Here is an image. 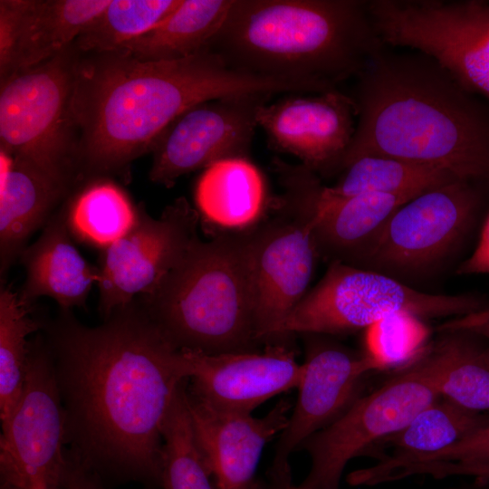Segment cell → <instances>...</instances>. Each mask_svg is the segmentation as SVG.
<instances>
[{
    "instance_id": "cell-1",
    "label": "cell",
    "mask_w": 489,
    "mask_h": 489,
    "mask_svg": "<svg viewBox=\"0 0 489 489\" xmlns=\"http://www.w3.org/2000/svg\"><path fill=\"white\" fill-rule=\"evenodd\" d=\"M103 320L89 327L62 309L45 330L67 445L101 479L158 489L163 422L189 369L137 298Z\"/></svg>"
},
{
    "instance_id": "cell-2",
    "label": "cell",
    "mask_w": 489,
    "mask_h": 489,
    "mask_svg": "<svg viewBox=\"0 0 489 489\" xmlns=\"http://www.w3.org/2000/svg\"><path fill=\"white\" fill-rule=\"evenodd\" d=\"M311 91L302 81L234 69L207 48L172 61H140L120 51L98 54L79 65L78 164L90 173L122 172L150 151L171 121L206 101Z\"/></svg>"
},
{
    "instance_id": "cell-3",
    "label": "cell",
    "mask_w": 489,
    "mask_h": 489,
    "mask_svg": "<svg viewBox=\"0 0 489 489\" xmlns=\"http://www.w3.org/2000/svg\"><path fill=\"white\" fill-rule=\"evenodd\" d=\"M349 95L357 120L338 173L358 158L386 156L489 186V105L432 57L384 45Z\"/></svg>"
},
{
    "instance_id": "cell-4",
    "label": "cell",
    "mask_w": 489,
    "mask_h": 489,
    "mask_svg": "<svg viewBox=\"0 0 489 489\" xmlns=\"http://www.w3.org/2000/svg\"><path fill=\"white\" fill-rule=\"evenodd\" d=\"M369 1L233 0L206 48L239 71L337 91L385 45Z\"/></svg>"
},
{
    "instance_id": "cell-5",
    "label": "cell",
    "mask_w": 489,
    "mask_h": 489,
    "mask_svg": "<svg viewBox=\"0 0 489 489\" xmlns=\"http://www.w3.org/2000/svg\"><path fill=\"white\" fill-rule=\"evenodd\" d=\"M249 231L199 238L152 292L137 297L177 349L206 354L258 350Z\"/></svg>"
},
{
    "instance_id": "cell-6",
    "label": "cell",
    "mask_w": 489,
    "mask_h": 489,
    "mask_svg": "<svg viewBox=\"0 0 489 489\" xmlns=\"http://www.w3.org/2000/svg\"><path fill=\"white\" fill-rule=\"evenodd\" d=\"M282 187L265 217L249 231L256 338L272 345L280 323L308 292L317 259L315 195L321 178L302 164L272 162Z\"/></svg>"
},
{
    "instance_id": "cell-7",
    "label": "cell",
    "mask_w": 489,
    "mask_h": 489,
    "mask_svg": "<svg viewBox=\"0 0 489 489\" xmlns=\"http://www.w3.org/2000/svg\"><path fill=\"white\" fill-rule=\"evenodd\" d=\"M72 46L1 81L0 151L70 187L78 165Z\"/></svg>"
},
{
    "instance_id": "cell-8",
    "label": "cell",
    "mask_w": 489,
    "mask_h": 489,
    "mask_svg": "<svg viewBox=\"0 0 489 489\" xmlns=\"http://www.w3.org/2000/svg\"><path fill=\"white\" fill-rule=\"evenodd\" d=\"M488 306L489 302L475 294L427 293L379 272L331 262L321 281L276 328L273 343H287L295 333L334 335L366 330L399 312L426 321L464 316Z\"/></svg>"
},
{
    "instance_id": "cell-9",
    "label": "cell",
    "mask_w": 489,
    "mask_h": 489,
    "mask_svg": "<svg viewBox=\"0 0 489 489\" xmlns=\"http://www.w3.org/2000/svg\"><path fill=\"white\" fill-rule=\"evenodd\" d=\"M381 42L435 59L489 101V0H369Z\"/></svg>"
},
{
    "instance_id": "cell-10",
    "label": "cell",
    "mask_w": 489,
    "mask_h": 489,
    "mask_svg": "<svg viewBox=\"0 0 489 489\" xmlns=\"http://www.w3.org/2000/svg\"><path fill=\"white\" fill-rule=\"evenodd\" d=\"M440 398L422 352L378 388L360 397L335 422L302 446L310 455L305 489H339L349 462L403 429Z\"/></svg>"
},
{
    "instance_id": "cell-11",
    "label": "cell",
    "mask_w": 489,
    "mask_h": 489,
    "mask_svg": "<svg viewBox=\"0 0 489 489\" xmlns=\"http://www.w3.org/2000/svg\"><path fill=\"white\" fill-rule=\"evenodd\" d=\"M486 186L460 179L415 197L391 216L359 267L398 280L434 271L470 234Z\"/></svg>"
},
{
    "instance_id": "cell-12",
    "label": "cell",
    "mask_w": 489,
    "mask_h": 489,
    "mask_svg": "<svg viewBox=\"0 0 489 489\" xmlns=\"http://www.w3.org/2000/svg\"><path fill=\"white\" fill-rule=\"evenodd\" d=\"M66 415L43 337L30 341L24 385L2 423L0 489H61L66 464Z\"/></svg>"
},
{
    "instance_id": "cell-13",
    "label": "cell",
    "mask_w": 489,
    "mask_h": 489,
    "mask_svg": "<svg viewBox=\"0 0 489 489\" xmlns=\"http://www.w3.org/2000/svg\"><path fill=\"white\" fill-rule=\"evenodd\" d=\"M199 225L197 210L184 197L167 206L158 218L140 204L132 227L101 250L97 285L102 318L152 292L200 238Z\"/></svg>"
},
{
    "instance_id": "cell-14",
    "label": "cell",
    "mask_w": 489,
    "mask_h": 489,
    "mask_svg": "<svg viewBox=\"0 0 489 489\" xmlns=\"http://www.w3.org/2000/svg\"><path fill=\"white\" fill-rule=\"evenodd\" d=\"M271 97L242 95L198 103L177 117L152 144L149 178L166 187L227 158H248L256 110Z\"/></svg>"
},
{
    "instance_id": "cell-15",
    "label": "cell",
    "mask_w": 489,
    "mask_h": 489,
    "mask_svg": "<svg viewBox=\"0 0 489 489\" xmlns=\"http://www.w3.org/2000/svg\"><path fill=\"white\" fill-rule=\"evenodd\" d=\"M302 335L306 355L298 397L279 435L273 467L290 465L291 454L340 418L362 396L366 376L379 370L363 350H350L321 334Z\"/></svg>"
},
{
    "instance_id": "cell-16",
    "label": "cell",
    "mask_w": 489,
    "mask_h": 489,
    "mask_svg": "<svg viewBox=\"0 0 489 489\" xmlns=\"http://www.w3.org/2000/svg\"><path fill=\"white\" fill-rule=\"evenodd\" d=\"M356 107L340 90L317 93H289L256 110V122L268 146L295 156L321 178L338 173L352 139Z\"/></svg>"
},
{
    "instance_id": "cell-17",
    "label": "cell",
    "mask_w": 489,
    "mask_h": 489,
    "mask_svg": "<svg viewBox=\"0 0 489 489\" xmlns=\"http://www.w3.org/2000/svg\"><path fill=\"white\" fill-rule=\"evenodd\" d=\"M180 350L189 369L188 393L216 408L252 414L270 398L297 388L302 376V364L286 343L220 354Z\"/></svg>"
},
{
    "instance_id": "cell-18",
    "label": "cell",
    "mask_w": 489,
    "mask_h": 489,
    "mask_svg": "<svg viewBox=\"0 0 489 489\" xmlns=\"http://www.w3.org/2000/svg\"><path fill=\"white\" fill-rule=\"evenodd\" d=\"M187 392L194 431L217 489H254L262 452L285 427L291 402L281 400L255 417L214 408L192 397L187 388Z\"/></svg>"
},
{
    "instance_id": "cell-19",
    "label": "cell",
    "mask_w": 489,
    "mask_h": 489,
    "mask_svg": "<svg viewBox=\"0 0 489 489\" xmlns=\"http://www.w3.org/2000/svg\"><path fill=\"white\" fill-rule=\"evenodd\" d=\"M422 194V193H421ZM418 195L340 197L319 185L313 237L319 258L359 267L398 209Z\"/></svg>"
},
{
    "instance_id": "cell-20",
    "label": "cell",
    "mask_w": 489,
    "mask_h": 489,
    "mask_svg": "<svg viewBox=\"0 0 489 489\" xmlns=\"http://www.w3.org/2000/svg\"><path fill=\"white\" fill-rule=\"evenodd\" d=\"M272 200L264 174L248 158H227L211 164L195 187L200 225L212 237L255 227L267 215Z\"/></svg>"
},
{
    "instance_id": "cell-21",
    "label": "cell",
    "mask_w": 489,
    "mask_h": 489,
    "mask_svg": "<svg viewBox=\"0 0 489 489\" xmlns=\"http://www.w3.org/2000/svg\"><path fill=\"white\" fill-rule=\"evenodd\" d=\"M64 209L53 214L38 239L21 254L25 281L19 292L32 305L37 298L54 299L62 309L83 306L100 281V268L89 264L76 248Z\"/></svg>"
},
{
    "instance_id": "cell-22",
    "label": "cell",
    "mask_w": 489,
    "mask_h": 489,
    "mask_svg": "<svg viewBox=\"0 0 489 489\" xmlns=\"http://www.w3.org/2000/svg\"><path fill=\"white\" fill-rule=\"evenodd\" d=\"M1 152L0 273L1 279L30 236L45 225L69 187L34 167Z\"/></svg>"
},
{
    "instance_id": "cell-23",
    "label": "cell",
    "mask_w": 489,
    "mask_h": 489,
    "mask_svg": "<svg viewBox=\"0 0 489 489\" xmlns=\"http://www.w3.org/2000/svg\"><path fill=\"white\" fill-rule=\"evenodd\" d=\"M438 331V339L422 352L438 394L469 410L489 411L488 342L465 331Z\"/></svg>"
},
{
    "instance_id": "cell-24",
    "label": "cell",
    "mask_w": 489,
    "mask_h": 489,
    "mask_svg": "<svg viewBox=\"0 0 489 489\" xmlns=\"http://www.w3.org/2000/svg\"><path fill=\"white\" fill-rule=\"evenodd\" d=\"M232 3L181 0L162 22L119 51L140 61H172L194 55L208 46Z\"/></svg>"
},
{
    "instance_id": "cell-25",
    "label": "cell",
    "mask_w": 489,
    "mask_h": 489,
    "mask_svg": "<svg viewBox=\"0 0 489 489\" xmlns=\"http://www.w3.org/2000/svg\"><path fill=\"white\" fill-rule=\"evenodd\" d=\"M110 1L30 0L14 72L51 59L72 46Z\"/></svg>"
},
{
    "instance_id": "cell-26",
    "label": "cell",
    "mask_w": 489,
    "mask_h": 489,
    "mask_svg": "<svg viewBox=\"0 0 489 489\" xmlns=\"http://www.w3.org/2000/svg\"><path fill=\"white\" fill-rule=\"evenodd\" d=\"M455 180L460 179L435 167L386 156H363L347 165L337 182L326 188L340 197L364 194L420 195Z\"/></svg>"
},
{
    "instance_id": "cell-27",
    "label": "cell",
    "mask_w": 489,
    "mask_h": 489,
    "mask_svg": "<svg viewBox=\"0 0 489 489\" xmlns=\"http://www.w3.org/2000/svg\"><path fill=\"white\" fill-rule=\"evenodd\" d=\"M63 209L73 239L101 250L132 227L138 213L125 192L107 180L87 185Z\"/></svg>"
},
{
    "instance_id": "cell-28",
    "label": "cell",
    "mask_w": 489,
    "mask_h": 489,
    "mask_svg": "<svg viewBox=\"0 0 489 489\" xmlns=\"http://www.w3.org/2000/svg\"><path fill=\"white\" fill-rule=\"evenodd\" d=\"M488 425L489 414L469 410L440 397L417 414L403 429L382 440L393 450L385 455L413 457L431 455Z\"/></svg>"
},
{
    "instance_id": "cell-29",
    "label": "cell",
    "mask_w": 489,
    "mask_h": 489,
    "mask_svg": "<svg viewBox=\"0 0 489 489\" xmlns=\"http://www.w3.org/2000/svg\"><path fill=\"white\" fill-rule=\"evenodd\" d=\"M187 382L178 388L163 422L161 487L217 489L194 431L187 402Z\"/></svg>"
},
{
    "instance_id": "cell-30",
    "label": "cell",
    "mask_w": 489,
    "mask_h": 489,
    "mask_svg": "<svg viewBox=\"0 0 489 489\" xmlns=\"http://www.w3.org/2000/svg\"><path fill=\"white\" fill-rule=\"evenodd\" d=\"M42 327L32 315V305L19 292L2 286L0 291V417L5 422L20 400L24 385L30 341Z\"/></svg>"
},
{
    "instance_id": "cell-31",
    "label": "cell",
    "mask_w": 489,
    "mask_h": 489,
    "mask_svg": "<svg viewBox=\"0 0 489 489\" xmlns=\"http://www.w3.org/2000/svg\"><path fill=\"white\" fill-rule=\"evenodd\" d=\"M181 0H110L81 33L74 47L95 54L113 53L168 17Z\"/></svg>"
},
{
    "instance_id": "cell-32",
    "label": "cell",
    "mask_w": 489,
    "mask_h": 489,
    "mask_svg": "<svg viewBox=\"0 0 489 489\" xmlns=\"http://www.w3.org/2000/svg\"><path fill=\"white\" fill-rule=\"evenodd\" d=\"M363 351L379 370L405 367L428 345L426 321L406 312L390 314L364 330Z\"/></svg>"
},
{
    "instance_id": "cell-33",
    "label": "cell",
    "mask_w": 489,
    "mask_h": 489,
    "mask_svg": "<svg viewBox=\"0 0 489 489\" xmlns=\"http://www.w3.org/2000/svg\"><path fill=\"white\" fill-rule=\"evenodd\" d=\"M422 463H450L489 465V425L439 452L421 456L403 457L397 465Z\"/></svg>"
},
{
    "instance_id": "cell-34",
    "label": "cell",
    "mask_w": 489,
    "mask_h": 489,
    "mask_svg": "<svg viewBox=\"0 0 489 489\" xmlns=\"http://www.w3.org/2000/svg\"><path fill=\"white\" fill-rule=\"evenodd\" d=\"M30 0L0 1L1 81L14 70L16 53Z\"/></svg>"
},
{
    "instance_id": "cell-35",
    "label": "cell",
    "mask_w": 489,
    "mask_h": 489,
    "mask_svg": "<svg viewBox=\"0 0 489 489\" xmlns=\"http://www.w3.org/2000/svg\"><path fill=\"white\" fill-rule=\"evenodd\" d=\"M61 489H107L103 480L86 468L68 448Z\"/></svg>"
},
{
    "instance_id": "cell-36",
    "label": "cell",
    "mask_w": 489,
    "mask_h": 489,
    "mask_svg": "<svg viewBox=\"0 0 489 489\" xmlns=\"http://www.w3.org/2000/svg\"><path fill=\"white\" fill-rule=\"evenodd\" d=\"M419 475H430L443 479L452 476H465L471 479L489 481V465H468L450 463H426L417 466Z\"/></svg>"
},
{
    "instance_id": "cell-37",
    "label": "cell",
    "mask_w": 489,
    "mask_h": 489,
    "mask_svg": "<svg viewBox=\"0 0 489 489\" xmlns=\"http://www.w3.org/2000/svg\"><path fill=\"white\" fill-rule=\"evenodd\" d=\"M457 330L476 334L489 344V307L464 316L449 319L437 326V331Z\"/></svg>"
},
{
    "instance_id": "cell-38",
    "label": "cell",
    "mask_w": 489,
    "mask_h": 489,
    "mask_svg": "<svg viewBox=\"0 0 489 489\" xmlns=\"http://www.w3.org/2000/svg\"><path fill=\"white\" fill-rule=\"evenodd\" d=\"M456 273L463 275L489 273V214L482 228L475 249L459 265Z\"/></svg>"
},
{
    "instance_id": "cell-39",
    "label": "cell",
    "mask_w": 489,
    "mask_h": 489,
    "mask_svg": "<svg viewBox=\"0 0 489 489\" xmlns=\"http://www.w3.org/2000/svg\"><path fill=\"white\" fill-rule=\"evenodd\" d=\"M292 475L288 473L269 475L265 482L257 481L255 489H290Z\"/></svg>"
},
{
    "instance_id": "cell-40",
    "label": "cell",
    "mask_w": 489,
    "mask_h": 489,
    "mask_svg": "<svg viewBox=\"0 0 489 489\" xmlns=\"http://www.w3.org/2000/svg\"><path fill=\"white\" fill-rule=\"evenodd\" d=\"M452 489H489V481L472 479V481L462 483Z\"/></svg>"
},
{
    "instance_id": "cell-41",
    "label": "cell",
    "mask_w": 489,
    "mask_h": 489,
    "mask_svg": "<svg viewBox=\"0 0 489 489\" xmlns=\"http://www.w3.org/2000/svg\"><path fill=\"white\" fill-rule=\"evenodd\" d=\"M290 489H305V488L302 487L301 485L294 486V485L292 484Z\"/></svg>"
}]
</instances>
